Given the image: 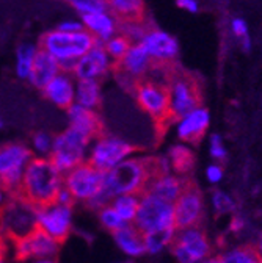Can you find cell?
I'll return each mask as SVG.
<instances>
[{
    "mask_svg": "<svg viewBox=\"0 0 262 263\" xmlns=\"http://www.w3.org/2000/svg\"><path fill=\"white\" fill-rule=\"evenodd\" d=\"M140 44L148 52L152 64H171L179 52L178 41L170 33L157 28L148 30L140 40Z\"/></svg>",
    "mask_w": 262,
    "mask_h": 263,
    "instance_id": "18",
    "label": "cell"
},
{
    "mask_svg": "<svg viewBox=\"0 0 262 263\" xmlns=\"http://www.w3.org/2000/svg\"><path fill=\"white\" fill-rule=\"evenodd\" d=\"M207 127H209V113L206 108L200 107L179 121L178 135L182 141H187L196 146L203 140Z\"/></svg>",
    "mask_w": 262,
    "mask_h": 263,
    "instance_id": "21",
    "label": "cell"
},
{
    "mask_svg": "<svg viewBox=\"0 0 262 263\" xmlns=\"http://www.w3.org/2000/svg\"><path fill=\"white\" fill-rule=\"evenodd\" d=\"M176 5L181 10L188 11V13H198V10H200V5L196 0H176Z\"/></svg>",
    "mask_w": 262,
    "mask_h": 263,
    "instance_id": "41",
    "label": "cell"
},
{
    "mask_svg": "<svg viewBox=\"0 0 262 263\" xmlns=\"http://www.w3.org/2000/svg\"><path fill=\"white\" fill-rule=\"evenodd\" d=\"M64 2H69L71 5H74L76 2H79V0H64Z\"/></svg>",
    "mask_w": 262,
    "mask_h": 263,
    "instance_id": "50",
    "label": "cell"
},
{
    "mask_svg": "<svg viewBox=\"0 0 262 263\" xmlns=\"http://www.w3.org/2000/svg\"><path fill=\"white\" fill-rule=\"evenodd\" d=\"M63 188L73 196L74 202L88 205L104 188V173L85 161L63 174Z\"/></svg>",
    "mask_w": 262,
    "mask_h": 263,
    "instance_id": "10",
    "label": "cell"
},
{
    "mask_svg": "<svg viewBox=\"0 0 262 263\" xmlns=\"http://www.w3.org/2000/svg\"><path fill=\"white\" fill-rule=\"evenodd\" d=\"M151 68L152 60L149 58L148 52L143 49L140 43H135L129 49L123 60L113 64V74H116L118 80L132 91L135 83L145 79Z\"/></svg>",
    "mask_w": 262,
    "mask_h": 263,
    "instance_id": "15",
    "label": "cell"
},
{
    "mask_svg": "<svg viewBox=\"0 0 262 263\" xmlns=\"http://www.w3.org/2000/svg\"><path fill=\"white\" fill-rule=\"evenodd\" d=\"M113 60L104 49V43L97 41L94 46L77 61L73 76L76 80H96L99 82L110 71H113Z\"/></svg>",
    "mask_w": 262,
    "mask_h": 263,
    "instance_id": "17",
    "label": "cell"
},
{
    "mask_svg": "<svg viewBox=\"0 0 262 263\" xmlns=\"http://www.w3.org/2000/svg\"><path fill=\"white\" fill-rule=\"evenodd\" d=\"M170 248L179 263H201L212 252L207 234L201 227L176 230Z\"/></svg>",
    "mask_w": 262,
    "mask_h": 263,
    "instance_id": "12",
    "label": "cell"
},
{
    "mask_svg": "<svg viewBox=\"0 0 262 263\" xmlns=\"http://www.w3.org/2000/svg\"><path fill=\"white\" fill-rule=\"evenodd\" d=\"M223 177V170L217 164H212V166L207 168V179L211 183H218Z\"/></svg>",
    "mask_w": 262,
    "mask_h": 263,
    "instance_id": "42",
    "label": "cell"
},
{
    "mask_svg": "<svg viewBox=\"0 0 262 263\" xmlns=\"http://www.w3.org/2000/svg\"><path fill=\"white\" fill-rule=\"evenodd\" d=\"M168 163L176 174L185 177L195 166V155L185 146H173L168 152Z\"/></svg>",
    "mask_w": 262,
    "mask_h": 263,
    "instance_id": "29",
    "label": "cell"
},
{
    "mask_svg": "<svg viewBox=\"0 0 262 263\" xmlns=\"http://www.w3.org/2000/svg\"><path fill=\"white\" fill-rule=\"evenodd\" d=\"M132 92L138 107L154 121L159 135H163L168 125L176 122L171 113L168 85L165 82L146 76L135 83Z\"/></svg>",
    "mask_w": 262,
    "mask_h": 263,
    "instance_id": "4",
    "label": "cell"
},
{
    "mask_svg": "<svg viewBox=\"0 0 262 263\" xmlns=\"http://www.w3.org/2000/svg\"><path fill=\"white\" fill-rule=\"evenodd\" d=\"M218 260L220 263H262L256 252V248L251 245H245L233 251H228L221 257H218Z\"/></svg>",
    "mask_w": 262,
    "mask_h": 263,
    "instance_id": "32",
    "label": "cell"
},
{
    "mask_svg": "<svg viewBox=\"0 0 262 263\" xmlns=\"http://www.w3.org/2000/svg\"><path fill=\"white\" fill-rule=\"evenodd\" d=\"M49 102L61 110H68L76 104V79L69 72H60L43 89Z\"/></svg>",
    "mask_w": 262,
    "mask_h": 263,
    "instance_id": "19",
    "label": "cell"
},
{
    "mask_svg": "<svg viewBox=\"0 0 262 263\" xmlns=\"http://www.w3.org/2000/svg\"><path fill=\"white\" fill-rule=\"evenodd\" d=\"M174 235H176V227L159 229V230H152V232L143 234L145 251L152 255L162 252L165 248L171 246Z\"/></svg>",
    "mask_w": 262,
    "mask_h": 263,
    "instance_id": "28",
    "label": "cell"
},
{
    "mask_svg": "<svg viewBox=\"0 0 262 263\" xmlns=\"http://www.w3.org/2000/svg\"><path fill=\"white\" fill-rule=\"evenodd\" d=\"M231 30L240 41H243L245 38H250L248 36V24L242 17H234L231 21Z\"/></svg>",
    "mask_w": 262,
    "mask_h": 263,
    "instance_id": "38",
    "label": "cell"
},
{
    "mask_svg": "<svg viewBox=\"0 0 262 263\" xmlns=\"http://www.w3.org/2000/svg\"><path fill=\"white\" fill-rule=\"evenodd\" d=\"M211 154L217 160H224L226 158V149L221 144V138L218 135H214L211 140Z\"/></svg>",
    "mask_w": 262,
    "mask_h": 263,
    "instance_id": "40",
    "label": "cell"
},
{
    "mask_svg": "<svg viewBox=\"0 0 262 263\" xmlns=\"http://www.w3.org/2000/svg\"><path fill=\"white\" fill-rule=\"evenodd\" d=\"M109 11L121 25L143 24L146 7L143 0H107Z\"/></svg>",
    "mask_w": 262,
    "mask_h": 263,
    "instance_id": "24",
    "label": "cell"
},
{
    "mask_svg": "<svg viewBox=\"0 0 262 263\" xmlns=\"http://www.w3.org/2000/svg\"><path fill=\"white\" fill-rule=\"evenodd\" d=\"M61 72L58 61L50 57L47 52H44L43 49H38L35 60H33V68H31L28 82L31 83V86H35L38 89H44V86L58 74Z\"/></svg>",
    "mask_w": 262,
    "mask_h": 263,
    "instance_id": "23",
    "label": "cell"
},
{
    "mask_svg": "<svg viewBox=\"0 0 262 263\" xmlns=\"http://www.w3.org/2000/svg\"><path fill=\"white\" fill-rule=\"evenodd\" d=\"M73 226L74 210L71 205L52 202L38 209V229L60 245L68 240L73 232Z\"/></svg>",
    "mask_w": 262,
    "mask_h": 263,
    "instance_id": "14",
    "label": "cell"
},
{
    "mask_svg": "<svg viewBox=\"0 0 262 263\" xmlns=\"http://www.w3.org/2000/svg\"><path fill=\"white\" fill-rule=\"evenodd\" d=\"M11 243L14 249V257L19 261H28L37 258H55L61 246L58 241L44 234L38 227L28 235Z\"/></svg>",
    "mask_w": 262,
    "mask_h": 263,
    "instance_id": "16",
    "label": "cell"
},
{
    "mask_svg": "<svg viewBox=\"0 0 262 263\" xmlns=\"http://www.w3.org/2000/svg\"><path fill=\"white\" fill-rule=\"evenodd\" d=\"M201 263H220V260H218V257H215V258H207Z\"/></svg>",
    "mask_w": 262,
    "mask_h": 263,
    "instance_id": "49",
    "label": "cell"
},
{
    "mask_svg": "<svg viewBox=\"0 0 262 263\" xmlns=\"http://www.w3.org/2000/svg\"><path fill=\"white\" fill-rule=\"evenodd\" d=\"M135 151V146L127 143L126 140L102 134L101 137L91 141L86 161L91 166L106 174L112 171L115 166H118L121 161L129 158Z\"/></svg>",
    "mask_w": 262,
    "mask_h": 263,
    "instance_id": "9",
    "label": "cell"
},
{
    "mask_svg": "<svg viewBox=\"0 0 262 263\" xmlns=\"http://www.w3.org/2000/svg\"><path fill=\"white\" fill-rule=\"evenodd\" d=\"M82 16L96 14V13H109L107 0H79L73 5Z\"/></svg>",
    "mask_w": 262,
    "mask_h": 263,
    "instance_id": "36",
    "label": "cell"
},
{
    "mask_svg": "<svg viewBox=\"0 0 262 263\" xmlns=\"http://www.w3.org/2000/svg\"><path fill=\"white\" fill-rule=\"evenodd\" d=\"M188 182V177H182V176H174V174H165L160 176L157 179H154L145 193L152 194L159 199H163L170 204H174L178 201V197L182 194V191L185 190Z\"/></svg>",
    "mask_w": 262,
    "mask_h": 263,
    "instance_id": "22",
    "label": "cell"
},
{
    "mask_svg": "<svg viewBox=\"0 0 262 263\" xmlns=\"http://www.w3.org/2000/svg\"><path fill=\"white\" fill-rule=\"evenodd\" d=\"M63 188V174L55 168L50 158L33 157L24 171L18 196L37 209L55 202Z\"/></svg>",
    "mask_w": 262,
    "mask_h": 263,
    "instance_id": "2",
    "label": "cell"
},
{
    "mask_svg": "<svg viewBox=\"0 0 262 263\" xmlns=\"http://www.w3.org/2000/svg\"><path fill=\"white\" fill-rule=\"evenodd\" d=\"M242 227H243V221H242L240 218H234V219H233V222H231V229H233V230H236V232H237V230H239V229H242Z\"/></svg>",
    "mask_w": 262,
    "mask_h": 263,
    "instance_id": "46",
    "label": "cell"
},
{
    "mask_svg": "<svg viewBox=\"0 0 262 263\" xmlns=\"http://www.w3.org/2000/svg\"><path fill=\"white\" fill-rule=\"evenodd\" d=\"M91 141L93 140L80 134L79 130L68 127L54 137V146L49 158L61 174H66L86 161Z\"/></svg>",
    "mask_w": 262,
    "mask_h": 263,
    "instance_id": "5",
    "label": "cell"
},
{
    "mask_svg": "<svg viewBox=\"0 0 262 263\" xmlns=\"http://www.w3.org/2000/svg\"><path fill=\"white\" fill-rule=\"evenodd\" d=\"M97 219H99L101 226L109 230L110 234H115L116 230L123 229L124 226H127V222L112 209V205H106L102 209L97 210Z\"/></svg>",
    "mask_w": 262,
    "mask_h": 263,
    "instance_id": "34",
    "label": "cell"
},
{
    "mask_svg": "<svg viewBox=\"0 0 262 263\" xmlns=\"http://www.w3.org/2000/svg\"><path fill=\"white\" fill-rule=\"evenodd\" d=\"M132 226H135L142 234H148L159 229L174 227L173 204L159 199L152 194L143 193L140 196V205Z\"/></svg>",
    "mask_w": 262,
    "mask_h": 263,
    "instance_id": "11",
    "label": "cell"
},
{
    "mask_svg": "<svg viewBox=\"0 0 262 263\" xmlns=\"http://www.w3.org/2000/svg\"><path fill=\"white\" fill-rule=\"evenodd\" d=\"M132 41L127 38L123 33H116L115 36H112L109 41L104 43V49L109 53V57L113 60V63H118L119 60L124 58V55L129 52V49L132 47Z\"/></svg>",
    "mask_w": 262,
    "mask_h": 263,
    "instance_id": "33",
    "label": "cell"
},
{
    "mask_svg": "<svg viewBox=\"0 0 262 263\" xmlns=\"http://www.w3.org/2000/svg\"><path fill=\"white\" fill-rule=\"evenodd\" d=\"M55 202L63 204V205H71V207H74V204H76L74 199H73V196H71L66 190H64V188H61V191L58 193Z\"/></svg>",
    "mask_w": 262,
    "mask_h": 263,
    "instance_id": "43",
    "label": "cell"
},
{
    "mask_svg": "<svg viewBox=\"0 0 262 263\" xmlns=\"http://www.w3.org/2000/svg\"><path fill=\"white\" fill-rule=\"evenodd\" d=\"M57 30L58 31H63V33H79V31H83L85 27L80 21H63L57 25Z\"/></svg>",
    "mask_w": 262,
    "mask_h": 263,
    "instance_id": "39",
    "label": "cell"
},
{
    "mask_svg": "<svg viewBox=\"0 0 262 263\" xmlns=\"http://www.w3.org/2000/svg\"><path fill=\"white\" fill-rule=\"evenodd\" d=\"M254 248H256V252H257V255H259V258L262 261V237H260V240L257 241V245Z\"/></svg>",
    "mask_w": 262,
    "mask_h": 263,
    "instance_id": "48",
    "label": "cell"
},
{
    "mask_svg": "<svg viewBox=\"0 0 262 263\" xmlns=\"http://www.w3.org/2000/svg\"><path fill=\"white\" fill-rule=\"evenodd\" d=\"M33 158V152L22 143L0 146V186L8 196H18L24 171Z\"/></svg>",
    "mask_w": 262,
    "mask_h": 263,
    "instance_id": "8",
    "label": "cell"
},
{
    "mask_svg": "<svg viewBox=\"0 0 262 263\" xmlns=\"http://www.w3.org/2000/svg\"><path fill=\"white\" fill-rule=\"evenodd\" d=\"M82 24L86 31H90L94 40L106 43L112 36H115L119 25L118 21L109 13H96V14H85L82 16Z\"/></svg>",
    "mask_w": 262,
    "mask_h": 263,
    "instance_id": "25",
    "label": "cell"
},
{
    "mask_svg": "<svg viewBox=\"0 0 262 263\" xmlns=\"http://www.w3.org/2000/svg\"><path fill=\"white\" fill-rule=\"evenodd\" d=\"M212 202H214V209L218 215H224V213H229L236 209L233 199L229 197L226 193L223 191H215L212 194Z\"/></svg>",
    "mask_w": 262,
    "mask_h": 263,
    "instance_id": "37",
    "label": "cell"
},
{
    "mask_svg": "<svg viewBox=\"0 0 262 263\" xmlns=\"http://www.w3.org/2000/svg\"><path fill=\"white\" fill-rule=\"evenodd\" d=\"M40 47L31 43H22L16 50V76L21 80H28L31 68H33V60Z\"/></svg>",
    "mask_w": 262,
    "mask_h": 263,
    "instance_id": "30",
    "label": "cell"
},
{
    "mask_svg": "<svg viewBox=\"0 0 262 263\" xmlns=\"http://www.w3.org/2000/svg\"><path fill=\"white\" fill-rule=\"evenodd\" d=\"M110 205L127 224H132L134 219H135L138 205H140V196L138 194L118 196V197H113Z\"/></svg>",
    "mask_w": 262,
    "mask_h": 263,
    "instance_id": "31",
    "label": "cell"
},
{
    "mask_svg": "<svg viewBox=\"0 0 262 263\" xmlns=\"http://www.w3.org/2000/svg\"><path fill=\"white\" fill-rule=\"evenodd\" d=\"M8 193L2 188V186H0V209H2L4 205H5V202L8 201Z\"/></svg>",
    "mask_w": 262,
    "mask_h": 263,
    "instance_id": "45",
    "label": "cell"
},
{
    "mask_svg": "<svg viewBox=\"0 0 262 263\" xmlns=\"http://www.w3.org/2000/svg\"><path fill=\"white\" fill-rule=\"evenodd\" d=\"M102 102L101 83L96 80H77L76 82V104L88 110H97Z\"/></svg>",
    "mask_w": 262,
    "mask_h": 263,
    "instance_id": "27",
    "label": "cell"
},
{
    "mask_svg": "<svg viewBox=\"0 0 262 263\" xmlns=\"http://www.w3.org/2000/svg\"><path fill=\"white\" fill-rule=\"evenodd\" d=\"M96 40L90 31L63 33L55 30L46 31L40 38V49L54 57L63 72L73 74L77 61L94 46Z\"/></svg>",
    "mask_w": 262,
    "mask_h": 263,
    "instance_id": "3",
    "label": "cell"
},
{
    "mask_svg": "<svg viewBox=\"0 0 262 263\" xmlns=\"http://www.w3.org/2000/svg\"><path fill=\"white\" fill-rule=\"evenodd\" d=\"M54 146V137L49 135L47 132H37L31 137V152H35L38 157L49 158Z\"/></svg>",
    "mask_w": 262,
    "mask_h": 263,
    "instance_id": "35",
    "label": "cell"
},
{
    "mask_svg": "<svg viewBox=\"0 0 262 263\" xmlns=\"http://www.w3.org/2000/svg\"><path fill=\"white\" fill-rule=\"evenodd\" d=\"M173 212L176 230L201 227V219L204 215L203 193L193 179H188L185 190L173 204Z\"/></svg>",
    "mask_w": 262,
    "mask_h": 263,
    "instance_id": "13",
    "label": "cell"
},
{
    "mask_svg": "<svg viewBox=\"0 0 262 263\" xmlns=\"http://www.w3.org/2000/svg\"><path fill=\"white\" fill-rule=\"evenodd\" d=\"M66 113H68L69 127L79 130L80 134H83L90 140H94L104 134V124L97 111L74 104L66 110Z\"/></svg>",
    "mask_w": 262,
    "mask_h": 263,
    "instance_id": "20",
    "label": "cell"
},
{
    "mask_svg": "<svg viewBox=\"0 0 262 263\" xmlns=\"http://www.w3.org/2000/svg\"><path fill=\"white\" fill-rule=\"evenodd\" d=\"M112 235H113L116 246L129 257H140L146 252L143 234L132 224L124 226L123 229L116 230V232Z\"/></svg>",
    "mask_w": 262,
    "mask_h": 263,
    "instance_id": "26",
    "label": "cell"
},
{
    "mask_svg": "<svg viewBox=\"0 0 262 263\" xmlns=\"http://www.w3.org/2000/svg\"><path fill=\"white\" fill-rule=\"evenodd\" d=\"M7 238H0V263H7Z\"/></svg>",
    "mask_w": 262,
    "mask_h": 263,
    "instance_id": "44",
    "label": "cell"
},
{
    "mask_svg": "<svg viewBox=\"0 0 262 263\" xmlns=\"http://www.w3.org/2000/svg\"><path fill=\"white\" fill-rule=\"evenodd\" d=\"M38 227V209L21 196H10L0 209V230L10 240H19Z\"/></svg>",
    "mask_w": 262,
    "mask_h": 263,
    "instance_id": "6",
    "label": "cell"
},
{
    "mask_svg": "<svg viewBox=\"0 0 262 263\" xmlns=\"http://www.w3.org/2000/svg\"><path fill=\"white\" fill-rule=\"evenodd\" d=\"M25 263H58L55 258H37V260H28Z\"/></svg>",
    "mask_w": 262,
    "mask_h": 263,
    "instance_id": "47",
    "label": "cell"
},
{
    "mask_svg": "<svg viewBox=\"0 0 262 263\" xmlns=\"http://www.w3.org/2000/svg\"><path fill=\"white\" fill-rule=\"evenodd\" d=\"M165 174H170V163L165 157H129L104 174L102 191L110 201L124 194L142 196L154 179Z\"/></svg>",
    "mask_w": 262,
    "mask_h": 263,
    "instance_id": "1",
    "label": "cell"
},
{
    "mask_svg": "<svg viewBox=\"0 0 262 263\" xmlns=\"http://www.w3.org/2000/svg\"><path fill=\"white\" fill-rule=\"evenodd\" d=\"M2 127H4V119L0 118V128H2Z\"/></svg>",
    "mask_w": 262,
    "mask_h": 263,
    "instance_id": "51",
    "label": "cell"
},
{
    "mask_svg": "<svg viewBox=\"0 0 262 263\" xmlns=\"http://www.w3.org/2000/svg\"><path fill=\"white\" fill-rule=\"evenodd\" d=\"M167 85L170 91L171 113L174 121H181L193 110L200 108L203 101L201 86L193 76L176 69V66H171Z\"/></svg>",
    "mask_w": 262,
    "mask_h": 263,
    "instance_id": "7",
    "label": "cell"
}]
</instances>
